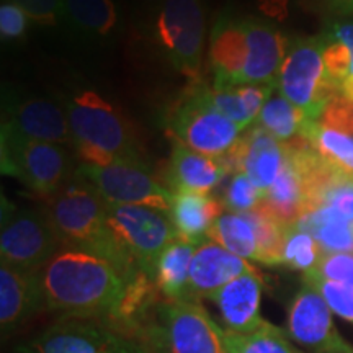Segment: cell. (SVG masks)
Masks as SVG:
<instances>
[{"label": "cell", "instance_id": "14", "mask_svg": "<svg viewBox=\"0 0 353 353\" xmlns=\"http://www.w3.org/2000/svg\"><path fill=\"white\" fill-rule=\"evenodd\" d=\"M286 330L291 341L314 353H353V347L335 329L327 303L306 281L290 304Z\"/></svg>", "mask_w": 353, "mask_h": 353}, {"label": "cell", "instance_id": "15", "mask_svg": "<svg viewBox=\"0 0 353 353\" xmlns=\"http://www.w3.org/2000/svg\"><path fill=\"white\" fill-rule=\"evenodd\" d=\"M2 134L17 139L54 144H65L72 141L65 110L54 101L38 97L20 101H6Z\"/></svg>", "mask_w": 353, "mask_h": 353}, {"label": "cell", "instance_id": "12", "mask_svg": "<svg viewBox=\"0 0 353 353\" xmlns=\"http://www.w3.org/2000/svg\"><path fill=\"white\" fill-rule=\"evenodd\" d=\"M21 353H144V348L107 325L69 317L26 343Z\"/></svg>", "mask_w": 353, "mask_h": 353}, {"label": "cell", "instance_id": "27", "mask_svg": "<svg viewBox=\"0 0 353 353\" xmlns=\"http://www.w3.org/2000/svg\"><path fill=\"white\" fill-rule=\"evenodd\" d=\"M299 136L306 139L325 162L353 175V136L311 120L304 123Z\"/></svg>", "mask_w": 353, "mask_h": 353}, {"label": "cell", "instance_id": "30", "mask_svg": "<svg viewBox=\"0 0 353 353\" xmlns=\"http://www.w3.org/2000/svg\"><path fill=\"white\" fill-rule=\"evenodd\" d=\"M307 121L303 110L294 107L283 95H273L263 105L255 125L263 128L281 143H290L301 134L304 123Z\"/></svg>", "mask_w": 353, "mask_h": 353}, {"label": "cell", "instance_id": "13", "mask_svg": "<svg viewBox=\"0 0 353 353\" xmlns=\"http://www.w3.org/2000/svg\"><path fill=\"white\" fill-rule=\"evenodd\" d=\"M162 342L169 353H229L223 327L196 301H169L161 307Z\"/></svg>", "mask_w": 353, "mask_h": 353}, {"label": "cell", "instance_id": "35", "mask_svg": "<svg viewBox=\"0 0 353 353\" xmlns=\"http://www.w3.org/2000/svg\"><path fill=\"white\" fill-rule=\"evenodd\" d=\"M304 281L314 286L317 293L327 303L330 311L341 316L342 319L353 322V286L325 280L311 272L304 273Z\"/></svg>", "mask_w": 353, "mask_h": 353}, {"label": "cell", "instance_id": "18", "mask_svg": "<svg viewBox=\"0 0 353 353\" xmlns=\"http://www.w3.org/2000/svg\"><path fill=\"white\" fill-rule=\"evenodd\" d=\"M46 306L39 272L0 267V325L3 335L20 327L38 309Z\"/></svg>", "mask_w": 353, "mask_h": 353}, {"label": "cell", "instance_id": "17", "mask_svg": "<svg viewBox=\"0 0 353 353\" xmlns=\"http://www.w3.org/2000/svg\"><path fill=\"white\" fill-rule=\"evenodd\" d=\"M262 288V278L255 270L234 278L216 291L210 299L218 307L224 329L237 334H255L273 327L260 312Z\"/></svg>", "mask_w": 353, "mask_h": 353}, {"label": "cell", "instance_id": "25", "mask_svg": "<svg viewBox=\"0 0 353 353\" xmlns=\"http://www.w3.org/2000/svg\"><path fill=\"white\" fill-rule=\"evenodd\" d=\"M196 245L175 239L161 254L154 283L169 301H193L190 291V270Z\"/></svg>", "mask_w": 353, "mask_h": 353}, {"label": "cell", "instance_id": "6", "mask_svg": "<svg viewBox=\"0 0 353 353\" xmlns=\"http://www.w3.org/2000/svg\"><path fill=\"white\" fill-rule=\"evenodd\" d=\"M276 90L303 110L307 120L319 121L329 101L341 95V85L325 70L322 37L298 38L290 43L278 74Z\"/></svg>", "mask_w": 353, "mask_h": 353}, {"label": "cell", "instance_id": "19", "mask_svg": "<svg viewBox=\"0 0 353 353\" xmlns=\"http://www.w3.org/2000/svg\"><path fill=\"white\" fill-rule=\"evenodd\" d=\"M255 272L245 259L237 257L214 241L196 245L190 270L192 298H211L216 291L244 273Z\"/></svg>", "mask_w": 353, "mask_h": 353}, {"label": "cell", "instance_id": "1", "mask_svg": "<svg viewBox=\"0 0 353 353\" xmlns=\"http://www.w3.org/2000/svg\"><path fill=\"white\" fill-rule=\"evenodd\" d=\"M46 306L77 319H112L128 278L87 250H59L39 272Z\"/></svg>", "mask_w": 353, "mask_h": 353}, {"label": "cell", "instance_id": "33", "mask_svg": "<svg viewBox=\"0 0 353 353\" xmlns=\"http://www.w3.org/2000/svg\"><path fill=\"white\" fill-rule=\"evenodd\" d=\"M324 254L311 234L298 226H290L283 245V263L286 267L304 273L312 272Z\"/></svg>", "mask_w": 353, "mask_h": 353}, {"label": "cell", "instance_id": "20", "mask_svg": "<svg viewBox=\"0 0 353 353\" xmlns=\"http://www.w3.org/2000/svg\"><path fill=\"white\" fill-rule=\"evenodd\" d=\"M229 174L221 159L195 152L176 141L172 151L165 182L172 193L210 195Z\"/></svg>", "mask_w": 353, "mask_h": 353}, {"label": "cell", "instance_id": "24", "mask_svg": "<svg viewBox=\"0 0 353 353\" xmlns=\"http://www.w3.org/2000/svg\"><path fill=\"white\" fill-rule=\"evenodd\" d=\"M64 23L90 41L112 38L120 25L114 0H65Z\"/></svg>", "mask_w": 353, "mask_h": 353}, {"label": "cell", "instance_id": "21", "mask_svg": "<svg viewBox=\"0 0 353 353\" xmlns=\"http://www.w3.org/2000/svg\"><path fill=\"white\" fill-rule=\"evenodd\" d=\"M223 203L203 193H174L169 218L176 239L200 245L210 241V231L223 214Z\"/></svg>", "mask_w": 353, "mask_h": 353}, {"label": "cell", "instance_id": "26", "mask_svg": "<svg viewBox=\"0 0 353 353\" xmlns=\"http://www.w3.org/2000/svg\"><path fill=\"white\" fill-rule=\"evenodd\" d=\"M294 226L311 234L325 254H353V224L327 206L306 210Z\"/></svg>", "mask_w": 353, "mask_h": 353}, {"label": "cell", "instance_id": "4", "mask_svg": "<svg viewBox=\"0 0 353 353\" xmlns=\"http://www.w3.org/2000/svg\"><path fill=\"white\" fill-rule=\"evenodd\" d=\"M72 144L82 164L110 165L141 161L134 128L120 110L94 90L76 92L65 100Z\"/></svg>", "mask_w": 353, "mask_h": 353}, {"label": "cell", "instance_id": "9", "mask_svg": "<svg viewBox=\"0 0 353 353\" xmlns=\"http://www.w3.org/2000/svg\"><path fill=\"white\" fill-rule=\"evenodd\" d=\"M2 174L19 179L44 201L72 179L69 154L61 144L17 139L2 134Z\"/></svg>", "mask_w": 353, "mask_h": 353}, {"label": "cell", "instance_id": "39", "mask_svg": "<svg viewBox=\"0 0 353 353\" xmlns=\"http://www.w3.org/2000/svg\"><path fill=\"white\" fill-rule=\"evenodd\" d=\"M319 121L332 130L353 136V100L342 94L337 95L324 108Z\"/></svg>", "mask_w": 353, "mask_h": 353}, {"label": "cell", "instance_id": "34", "mask_svg": "<svg viewBox=\"0 0 353 353\" xmlns=\"http://www.w3.org/2000/svg\"><path fill=\"white\" fill-rule=\"evenodd\" d=\"M263 200V192L242 172L231 175L223 192V206L229 213H247L252 211Z\"/></svg>", "mask_w": 353, "mask_h": 353}, {"label": "cell", "instance_id": "23", "mask_svg": "<svg viewBox=\"0 0 353 353\" xmlns=\"http://www.w3.org/2000/svg\"><path fill=\"white\" fill-rule=\"evenodd\" d=\"M260 205L286 226H294L306 208V183L298 165L286 154V162L275 183L265 192Z\"/></svg>", "mask_w": 353, "mask_h": 353}, {"label": "cell", "instance_id": "36", "mask_svg": "<svg viewBox=\"0 0 353 353\" xmlns=\"http://www.w3.org/2000/svg\"><path fill=\"white\" fill-rule=\"evenodd\" d=\"M19 6L33 23L57 26L64 23L65 0H8Z\"/></svg>", "mask_w": 353, "mask_h": 353}, {"label": "cell", "instance_id": "11", "mask_svg": "<svg viewBox=\"0 0 353 353\" xmlns=\"http://www.w3.org/2000/svg\"><path fill=\"white\" fill-rule=\"evenodd\" d=\"M77 175L97 188L108 205H134L169 214L174 193L154 179L141 161H120L110 165L79 167Z\"/></svg>", "mask_w": 353, "mask_h": 353}, {"label": "cell", "instance_id": "3", "mask_svg": "<svg viewBox=\"0 0 353 353\" xmlns=\"http://www.w3.org/2000/svg\"><path fill=\"white\" fill-rule=\"evenodd\" d=\"M44 214L54 228L61 244L107 259L125 278L141 272L138 263L114 239L108 224L107 201L81 175L76 174V179L69 180L54 196L46 200Z\"/></svg>", "mask_w": 353, "mask_h": 353}, {"label": "cell", "instance_id": "22", "mask_svg": "<svg viewBox=\"0 0 353 353\" xmlns=\"http://www.w3.org/2000/svg\"><path fill=\"white\" fill-rule=\"evenodd\" d=\"M275 85L244 83V85H213L208 87L210 101L224 117L236 123L241 131L257 121L263 105L270 99Z\"/></svg>", "mask_w": 353, "mask_h": 353}, {"label": "cell", "instance_id": "8", "mask_svg": "<svg viewBox=\"0 0 353 353\" xmlns=\"http://www.w3.org/2000/svg\"><path fill=\"white\" fill-rule=\"evenodd\" d=\"M61 239L44 211L17 208L2 196V263L25 272H41L59 252Z\"/></svg>", "mask_w": 353, "mask_h": 353}, {"label": "cell", "instance_id": "31", "mask_svg": "<svg viewBox=\"0 0 353 353\" xmlns=\"http://www.w3.org/2000/svg\"><path fill=\"white\" fill-rule=\"evenodd\" d=\"M244 214L252 223L255 236H257L259 263L270 265V267L283 263V245L290 226L278 221L262 205Z\"/></svg>", "mask_w": 353, "mask_h": 353}, {"label": "cell", "instance_id": "10", "mask_svg": "<svg viewBox=\"0 0 353 353\" xmlns=\"http://www.w3.org/2000/svg\"><path fill=\"white\" fill-rule=\"evenodd\" d=\"M108 224L118 244L154 280L159 257L176 239L169 214L149 206L108 205Z\"/></svg>", "mask_w": 353, "mask_h": 353}, {"label": "cell", "instance_id": "28", "mask_svg": "<svg viewBox=\"0 0 353 353\" xmlns=\"http://www.w3.org/2000/svg\"><path fill=\"white\" fill-rule=\"evenodd\" d=\"M210 241L218 242L237 257L259 262L255 229L244 213H223L210 231Z\"/></svg>", "mask_w": 353, "mask_h": 353}, {"label": "cell", "instance_id": "32", "mask_svg": "<svg viewBox=\"0 0 353 353\" xmlns=\"http://www.w3.org/2000/svg\"><path fill=\"white\" fill-rule=\"evenodd\" d=\"M223 339L229 353H301L276 325L255 334H237L223 329Z\"/></svg>", "mask_w": 353, "mask_h": 353}, {"label": "cell", "instance_id": "2", "mask_svg": "<svg viewBox=\"0 0 353 353\" xmlns=\"http://www.w3.org/2000/svg\"><path fill=\"white\" fill-rule=\"evenodd\" d=\"M290 43L270 21L221 15L210 39L213 85H275Z\"/></svg>", "mask_w": 353, "mask_h": 353}, {"label": "cell", "instance_id": "37", "mask_svg": "<svg viewBox=\"0 0 353 353\" xmlns=\"http://www.w3.org/2000/svg\"><path fill=\"white\" fill-rule=\"evenodd\" d=\"M311 273L325 280L353 286V254L324 252L317 267Z\"/></svg>", "mask_w": 353, "mask_h": 353}, {"label": "cell", "instance_id": "29", "mask_svg": "<svg viewBox=\"0 0 353 353\" xmlns=\"http://www.w3.org/2000/svg\"><path fill=\"white\" fill-rule=\"evenodd\" d=\"M327 206L353 224V175L332 167L327 175L307 193L306 208Z\"/></svg>", "mask_w": 353, "mask_h": 353}, {"label": "cell", "instance_id": "38", "mask_svg": "<svg viewBox=\"0 0 353 353\" xmlns=\"http://www.w3.org/2000/svg\"><path fill=\"white\" fill-rule=\"evenodd\" d=\"M30 17L19 6L2 0L0 6V37L2 41H19L30 28Z\"/></svg>", "mask_w": 353, "mask_h": 353}, {"label": "cell", "instance_id": "40", "mask_svg": "<svg viewBox=\"0 0 353 353\" xmlns=\"http://www.w3.org/2000/svg\"><path fill=\"white\" fill-rule=\"evenodd\" d=\"M324 37L337 39L347 48L348 59H350V74H348V77H353V19L330 23L325 30Z\"/></svg>", "mask_w": 353, "mask_h": 353}, {"label": "cell", "instance_id": "41", "mask_svg": "<svg viewBox=\"0 0 353 353\" xmlns=\"http://www.w3.org/2000/svg\"><path fill=\"white\" fill-rule=\"evenodd\" d=\"M165 0H136V3H138V8H141L145 15H151L156 19L159 8L162 7V3H164Z\"/></svg>", "mask_w": 353, "mask_h": 353}, {"label": "cell", "instance_id": "5", "mask_svg": "<svg viewBox=\"0 0 353 353\" xmlns=\"http://www.w3.org/2000/svg\"><path fill=\"white\" fill-rule=\"evenodd\" d=\"M167 132L192 151L210 157H223L239 139L241 128L224 117L210 101L208 87L192 85L167 114Z\"/></svg>", "mask_w": 353, "mask_h": 353}, {"label": "cell", "instance_id": "16", "mask_svg": "<svg viewBox=\"0 0 353 353\" xmlns=\"http://www.w3.org/2000/svg\"><path fill=\"white\" fill-rule=\"evenodd\" d=\"M229 174L242 172L263 195L275 183L286 162V145L260 126L249 128L226 156L219 157Z\"/></svg>", "mask_w": 353, "mask_h": 353}, {"label": "cell", "instance_id": "42", "mask_svg": "<svg viewBox=\"0 0 353 353\" xmlns=\"http://www.w3.org/2000/svg\"><path fill=\"white\" fill-rule=\"evenodd\" d=\"M325 3L334 12L342 13V15H353V0H325Z\"/></svg>", "mask_w": 353, "mask_h": 353}, {"label": "cell", "instance_id": "7", "mask_svg": "<svg viewBox=\"0 0 353 353\" xmlns=\"http://www.w3.org/2000/svg\"><path fill=\"white\" fill-rule=\"evenodd\" d=\"M162 54L176 72L200 81L206 19L203 0H165L154 19Z\"/></svg>", "mask_w": 353, "mask_h": 353}]
</instances>
